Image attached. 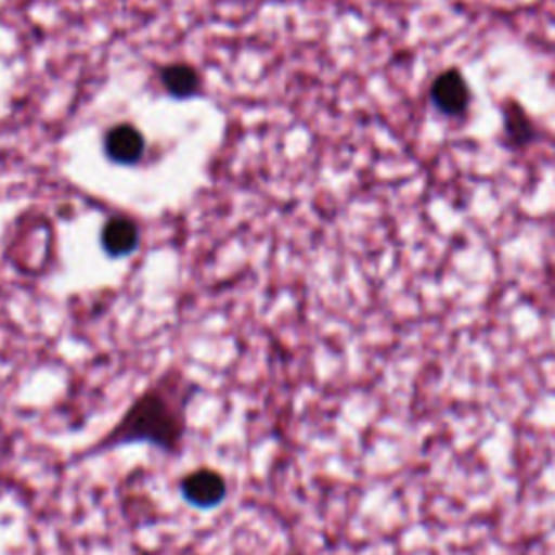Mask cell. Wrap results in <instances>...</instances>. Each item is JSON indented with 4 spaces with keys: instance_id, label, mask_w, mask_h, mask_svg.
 I'll return each mask as SVG.
<instances>
[{
    "instance_id": "1",
    "label": "cell",
    "mask_w": 555,
    "mask_h": 555,
    "mask_svg": "<svg viewBox=\"0 0 555 555\" xmlns=\"http://www.w3.org/2000/svg\"><path fill=\"white\" fill-rule=\"evenodd\" d=\"M180 429L182 421L169 401L158 392H147L132 405L115 434H121L126 440L143 438L158 444H173Z\"/></svg>"
},
{
    "instance_id": "2",
    "label": "cell",
    "mask_w": 555,
    "mask_h": 555,
    "mask_svg": "<svg viewBox=\"0 0 555 555\" xmlns=\"http://www.w3.org/2000/svg\"><path fill=\"white\" fill-rule=\"evenodd\" d=\"M431 95H434L436 106L444 113H462L466 108V102H468L466 82L453 69L444 72L436 78V82L431 87Z\"/></svg>"
},
{
    "instance_id": "3",
    "label": "cell",
    "mask_w": 555,
    "mask_h": 555,
    "mask_svg": "<svg viewBox=\"0 0 555 555\" xmlns=\"http://www.w3.org/2000/svg\"><path fill=\"white\" fill-rule=\"evenodd\" d=\"M182 492L191 503L208 507V505H215L223 496L225 483L215 470L204 468V470H197V473H193L184 479Z\"/></svg>"
},
{
    "instance_id": "4",
    "label": "cell",
    "mask_w": 555,
    "mask_h": 555,
    "mask_svg": "<svg viewBox=\"0 0 555 555\" xmlns=\"http://www.w3.org/2000/svg\"><path fill=\"white\" fill-rule=\"evenodd\" d=\"M104 147L111 158L117 163H134L143 154V137L137 128L121 124L108 130L104 139Z\"/></svg>"
},
{
    "instance_id": "5",
    "label": "cell",
    "mask_w": 555,
    "mask_h": 555,
    "mask_svg": "<svg viewBox=\"0 0 555 555\" xmlns=\"http://www.w3.org/2000/svg\"><path fill=\"white\" fill-rule=\"evenodd\" d=\"M139 238L137 225L126 217H113L102 230V245L113 256H124L134 249Z\"/></svg>"
},
{
    "instance_id": "6",
    "label": "cell",
    "mask_w": 555,
    "mask_h": 555,
    "mask_svg": "<svg viewBox=\"0 0 555 555\" xmlns=\"http://www.w3.org/2000/svg\"><path fill=\"white\" fill-rule=\"evenodd\" d=\"M163 82L167 87V91L171 95H178V98H184V95H191L197 91L199 87V76L197 72L191 67V65H169L165 72H163Z\"/></svg>"
}]
</instances>
